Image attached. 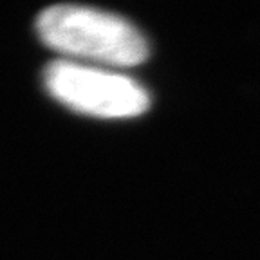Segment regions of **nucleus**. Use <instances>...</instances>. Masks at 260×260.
I'll return each instance as SVG.
<instances>
[{"label": "nucleus", "mask_w": 260, "mask_h": 260, "mask_svg": "<svg viewBox=\"0 0 260 260\" xmlns=\"http://www.w3.org/2000/svg\"><path fill=\"white\" fill-rule=\"evenodd\" d=\"M40 40L65 56L116 67H134L148 58V44L125 18L76 4H56L37 16Z\"/></svg>", "instance_id": "obj_1"}, {"label": "nucleus", "mask_w": 260, "mask_h": 260, "mask_svg": "<svg viewBox=\"0 0 260 260\" xmlns=\"http://www.w3.org/2000/svg\"><path fill=\"white\" fill-rule=\"evenodd\" d=\"M44 85L61 105L94 118H136L150 107V96L136 80L76 61H51Z\"/></svg>", "instance_id": "obj_2"}]
</instances>
